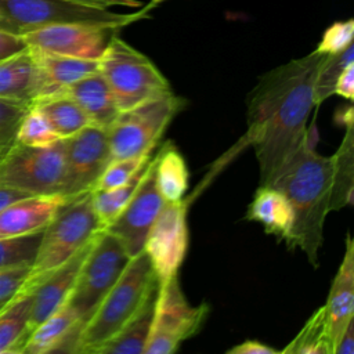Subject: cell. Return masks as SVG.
Here are the masks:
<instances>
[{"label":"cell","instance_id":"1","mask_svg":"<svg viewBox=\"0 0 354 354\" xmlns=\"http://www.w3.org/2000/svg\"><path fill=\"white\" fill-rule=\"evenodd\" d=\"M326 55L314 50L279 65L263 75L250 91L243 142L254 149L260 185H270L310 137L307 120L315 106V77Z\"/></svg>","mask_w":354,"mask_h":354},{"label":"cell","instance_id":"2","mask_svg":"<svg viewBox=\"0 0 354 354\" xmlns=\"http://www.w3.org/2000/svg\"><path fill=\"white\" fill-rule=\"evenodd\" d=\"M332 170V156L317 153L310 134L270 184L286 196L293 212L286 245L300 249L314 267L324 241V221L330 212Z\"/></svg>","mask_w":354,"mask_h":354},{"label":"cell","instance_id":"3","mask_svg":"<svg viewBox=\"0 0 354 354\" xmlns=\"http://www.w3.org/2000/svg\"><path fill=\"white\" fill-rule=\"evenodd\" d=\"M101 230L93 207L91 191L69 199L44 227L29 272L10 301L32 295L46 278L71 260Z\"/></svg>","mask_w":354,"mask_h":354},{"label":"cell","instance_id":"4","mask_svg":"<svg viewBox=\"0 0 354 354\" xmlns=\"http://www.w3.org/2000/svg\"><path fill=\"white\" fill-rule=\"evenodd\" d=\"M156 283L158 278L147 253L142 250L130 257L118 281L77 332L69 353L94 354L138 311Z\"/></svg>","mask_w":354,"mask_h":354},{"label":"cell","instance_id":"5","mask_svg":"<svg viewBox=\"0 0 354 354\" xmlns=\"http://www.w3.org/2000/svg\"><path fill=\"white\" fill-rule=\"evenodd\" d=\"M98 71L111 87L119 111L173 91L155 64L118 35L111 37L100 57Z\"/></svg>","mask_w":354,"mask_h":354},{"label":"cell","instance_id":"6","mask_svg":"<svg viewBox=\"0 0 354 354\" xmlns=\"http://www.w3.org/2000/svg\"><path fill=\"white\" fill-rule=\"evenodd\" d=\"M147 8L134 14H118L68 0H0V29L22 35L54 24L94 22L123 28L145 18Z\"/></svg>","mask_w":354,"mask_h":354},{"label":"cell","instance_id":"7","mask_svg":"<svg viewBox=\"0 0 354 354\" xmlns=\"http://www.w3.org/2000/svg\"><path fill=\"white\" fill-rule=\"evenodd\" d=\"M185 105L173 91L120 111L108 129L112 159L145 155L155 149L173 118Z\"/></svg>","mask_w":354,"mask_h":354},{"label":"cell","instance_id":"8","mask_svg":"<svg viewBox=\"0 0 354 354\" xmlns=\"http://www.w3.org/2000/svg\"><path fill=\"white\" fill-rule=\"evenodd\" d=\"M129 260V253L113 234L101 230L94 236L66 301L76 313L80 328L118 281Z\"/></svg>","mask_w":354,"mask_h":354},{"label":"cell","instance_id":"9","mask_svg":"<svg viewBox=\"0 0 354 354\" xmlns=\"http://www.w3.org/2000/svg\"><path fill=\"white\" fill-rule=\"evenodd\" d=\"M64 176V138L50 147H29L15 141L0 158V185L32 195L61 194Z\"/></svg>","mask_w":354,"mask_h":354},{"label":"cell","instance_id":"10","mask_svg":"<svg viewBox=\"0 0 354 354\" xmlns=\"http://www.w3.org/2000/svg\"><path fill=\"white\" fill-rule=\"evenodd\" d=\"M207 303L192 306L180 285L178 274L159 282L151 330L144 354H171L205 322Z\"/></svg>","mask_w":354,"mask_h":354},{"label":"cell","instance_id":"11","mask_svg":"<svg viewBox=\"0 0 354 354\" xmlns=\"http://www.w3.org/2000/svg\"><path fill=\"white\" fill-rule=\"evenodd\" d=\"M65 176L62 195L68 199L93 191L97 180L112 160L108 130L88 124L64 138Z\"/></svg>","mask_w":354,"mask_h":354},{"label":"cell","instance_id":"12","mask_svg":"<svg viewBox=\"0 0 354 354\" xmlns=\"http://www.w3.org/2000/svg\"><path fill=\"white\" fill-rule=\"evenodd\" d=\"M188 201L165 202L153 220L144 243L158 282L178 274L188 249Z\"/></svg>","mask_w":354,"mask_h":354},{"label":"cell","instance_id":"13","mask_svg":"<svg viewBox=\"0 0 354 354\" xmlns=\"http://www.w3.org/2000/svg\"><path fill=\"white\" fill-rule=\"evenodd\" d=\"M119 28L94 22H65L37 28L21 35L28 47L98 61Z\"/></svg>","mask_w":354,"mask_h":354},{"label":"cell","instance_id":"14","mask_svg":"<svg viewBox=\"0 0 354 354\" xmlns=\"http://www.w3.org/2000/svg\"><path fill=\"white\" fill-rule=\"evenodd\" d=\"M155 152L130 201L104 228L122 242L130 257L144 250L147 234L165 203L156 185Z\"/></svg>","mask_w":354,"mask_h":354},{"label":"cell","instance_id":"15","mask_svg":"<svg viewBox=\"0 0 354 354\" xmlns=\"http://www.w3.org/2000/svg\"><path fill=\"white\" fill-rule=\"evenodd\" d=\"M69 199L61 194L33 195L0 209V239L40 232Z\"/></svg>","mask_w":354,"mask_h":354},{"label":"cell","instance_id":"16","mask_svg":"<svg viewBox=\"0 0 354 354\" xmlns=\"http://www.w3.org/2000/svg\"><path fill=\"white\" fill-rule=\"evenodd\" d=\"M44 93V80L28 46L0 58V100L32 105Z\"/></svg>","mask_w":354,"mask_h":354},{"label":"cell","instance_id":"17","mask_svg":"<svg viewBox=\"0 0 354 354\" xmlns=\"http://www.w3.org/2000/svg\"><path fill=\"white\" fill-rule=\"evenodd\" d=\"M94 239V238H93ZM93 239L79 250L71 260L55 270L46 278L39 288L32 293V308L28 321V335L46 318L66 304L68 297L73 289L80 266L90 249Z\"/></svg>","mask_w":354,"mask_h":354},{"label":"cell","instance_id":"18","mask_svg":"<svg viewBox=\"0 0 354 354\" xmlns=\"http://www.w3.org/2000/svg\"><path fill=\"white\" fill-rule=\"evenodd\" d=\"M324 308L335 351L337 340L344 332L347 324L354 318V241L350 234L346 236L343 260L333 277Z\"/></svg>","mask_w":354,"mask_h":354},{"label":"cell","instance_id":"19","mask_svg":"<svg viewBox=\"0 0 354 354\" xmlns=\"http://www.w3.org/2000/svg\"><path fill=\"white\" fill-rule=\"evenodd\" d=\"M58 91L68 94L82 108L90 124L108 130L120 112L113 93L100 71L87 75Z\"/></svg>","mask_w":354,"mask_h":354},{"label":"cell","instance_id":"20","mask_svg":"<svg viewBox=\"0 0 354 354\" xmlns=\"http://www.w3.org/2000/svg\"><path fill=\"white\" fill-rule=\"evenodd\" d=\"M79 329L80 321L76 313L68 304H64L28 335L21 354L69 351Z\"/></svg>","mask_w":354,"mask_h":354},{"label":"cell","instance_id":"21","mask_svg":"<svg viewBox=\"0 0 354 354\" xmlns=\"http://www.w3.org/2000/svg\"><path fill=\"white\" fill-rule=\"evenodd\" d=\"M245 218L261 224L266 234L286 241L293 224V212L289 201L279 189L271 185H259Z\"/></svg>","mask_w":354,"mask_h":354},{"label":"cell","instance_id":"22","mask_svg":"<svg viewBox=\"0 0 354 354\" xmlns=\"http://www.w3.org/2000/svg\"><path fill=\"white\" fill-rule=\"evenodd\" d=\"M158 286L159 282L149 290L138 311L113 337L101 344L94 354H144L151 330Z\"/></svg>","mask_w":354,"mask_h":354},{"label":"cell","instance_id":"23","mask_svg":"<svg viewBox=\"0 0 354 354\" xmlns=\"http://www.w3.org/2000/svg\"><path fill=\"white\" fill-rule=\"evenodd\" d=\"M44 80L46 93L51 94L59 88L98 71V61L82 59L29 47Z\"/></svg>","mask_w":354,"mask_h":354},{"label":"cell","instance_id":"24","mask_svg":"<svg viewBox=\"0 0 354 354\" xmlns=\"http://www.w3.org/2000/svg\"><path fill=\"white\" fill-rule=\"evenodd\" d=\"M344 137L337 151L332 155V191L330 210H340L353 202L354 191V133H353V109L346 112Z\"/></svg>","mask_w":354,"mask_h":354},{"label":"cell","instance_id":"25","mask_svg":"<svg viewBox=\"0 0 354 354\" xmlns=\"http://www.w3.org/2000/svg\"><path fill=\"white\" fill-rule=\"evenodd\" d=\"M30 106L36 108L46 118L59 138H68L90 124L82 108L62 91L41 95Z\"/></svg>","mask_w":354,"mask_h":354},{"label":"cell","instance_id":"26","mask_svg":"<svg viewBox=\"0 0 354 354\" xmlns=\"http://www.w3.org/2000/svg\"><path fill=\"white\" fill-rule=\"evenodd\" d=\"M155 177L165 202L184 199L188 188V169L185 159L170 141L155 152Z\"/></svg>","mask_w":354,"mask_h":354},{"label":"cell","instance_id":"27","mask_svg":"<svg viewBox=\"0 0 354 354\" xmlns=\"http://www.w3.org/2000/svg\"><path fill=\"white\" fill-rule=\"evenodd\" d=\"M32 295L7 303L0 310V354H21L28 337Z\"/></svg>","mask_w":354,"mask_h":354},{"label":"cell","instance_id":"28","mask_svg":"<svg viewBox=\"0 0 354 354\" xmlns=\"http://www.w3.org/2000/svg\"><path fill=\"white\" fill-rule=\"evenodd\" d=\"M282 354H333L324 306L317 308L297 335L282 348Z\"/></svg>","mask_w":354,"mask_h":354},{"label":"cell","instance_id":"29","mask_svg":"<svg viewBox=\"0 0 354 354\" xmlns=\"http://www.w3.org/2000/svg\"><path fill=\"white\" fill-rule=\"evenodd\" d=\"M152 155L141 165V167L124 184L115 187V188H109V189L91 191L93 207H94V212L97 214V218H98L102 230L120 213V210L130 201V198L133 196L134 191L137 189L140 181L142 180V177L145 174V170L148 167V163H149Z\"/></svg>","mask_w":354,"mask_h":354},{"label":"cell","instance_id":"30","mask_svg":"<svg viewBox=\"0 0 354 354\" xmlns=\"http://www.w3.org/2000/svg\"><path fill=\"white\" fill-rule=\"evenodd\" d=\"M354 62V46H347L337 54H328L322 61L314 84V104L319 105L335 93V84L344 68Z\"/></svg>","mask_w":354,"mask_h":354},{"label":"cell","instance_id":"31","mask_svg":"<svg viewBox=\"0 0 354 354\" xmlns=\"http://www.w3.org/2000/svg\"><path fill=\"white\" fill-rule=\"evenodd\" d=\"M46 118L33 106H29L17 130L15 141L29 147H50L59 141Z\"/></svg>","mask_w":354,"mask_h":354},{"label":"cell","instance_id":"32","mask_svg":"<svg viewBox=\"0 0 354 354\" xmlns=\"http://www.w3.org/2000/svg\"><path fill=\"white\" fill-rule=\"evenodd\" d=\"M41 232L43 231L17 238L0 239V268L32 264L39 248Z\"/></svg>","mask_w":354,"mask_h":354},{"label":"cell","instance_id":"33","mask_svg":"<svg viewBox=\"0 0 354 354\" xmlns=\"http://www.w3.org/2000/svg\"><path fill=\"white\" fill-rule=\"evenodd\" d=\"M153 152H155V149L145 153V155H140V156L112 159L109 162V165L105 167V170L102 171V174L100 176V178L97 180L93 191L109 189V188H115V187H119V185L124 184L126 181H129L133 177V174L141 167V165Z\"/></svg>","mask_w":354,"mask_h":354},{"label":"cell","instance_id":"34","mask_svg":"<svg viewBox=\"0 0 354 354\" xmlns=\"http://www.w3.org/2000/svg\"><path fill=\"white\" fill-rule=\"evenodd\" d=\"M30 105L0 100V149L7 151L15 142L21 119Z\"/></svg>","mask_w":354,"mask_h":354},{"label":"cell","instance_id":"35","mask_svg":"<svg viewBox=\"0 0 354 354\" xmlns=\"http://www.w3.org/2000/svg\"><path fill=\"white\" fill-rule=\"evenodd\" d=\"M354 21H337L332 24L322 35L321 41L317 46V51L322 54H337L347 46L353 44Z\"/></svg>","mask_w":354,"mask_h":354},{"label":"cell","instance_id":"36","mask_svg":"<svg viewBox=\"0 0 354 354\" xmlns=\"http://www.w3.org/2000/svg\"><path fill=\"white\" fill-rule=\"evenodd\" d=\"M30 264H21L0 268V310L12 299L24 283Z\"/></svg>","mask_w":354,"mask_h":354},{"label":"cell","instance_id":"37","mask_svg":"<svg viewBox=\"0 0 354 354\" xmlns=\"http://www.w3.org/2000/svg\"><path fill=\"white\" fill-rule=\"evenodd\" d=\"M333 94H337L348 101L354 100V62L347 65L339 75Z\"/></svg>","mask_w":354,"mask_h":354},{"label":"cell","instance_id":"38","mask_svg":"<svg viewBox=\"0 0 354 354\" xmlns=\"http://www.w3.org/2000/svg\"><path fill=\"white\" fill-rule=\"evenodd\" d=\"M228 354H277L279 350L270 347L259 340H245L234 347H231Z\"/></svg>","mask_w":354,"mask_h":354},{"label":"cell","instance_id":"39","mask_svg":"<svg viewBox=\"0 0 354 354\" xmlns=\"http://www.w3.org/2000/svg\"><path fill=\"white\" fill-rule=\"evenodd\" d=\"M24 47H26V44L21 35L0 29V58L19 51Z\"/></svg>","mask_w":354,"mask_h":354},{"label":"cell","instance_id":"40","mask_svg":"<svg viewBox=\"0 0 354 354\" xmlns=\"http://www.w3.org/2000/svg\"><path fill=\"white\" fill-rule=\"evenodd\" d=\"M354 353V318L347 324L342 333L333 354H353Z\"/></svg>","mask_w":354,"mask_h":354},{"label":"cell","instance_id":"41","mask_svg":"<svg viewBox=\"0 0 354 354\" xmlns=\"http://www.w3.org/2000/svg\"><path fill=\"white\" fill-rule=\"evenodd\" d=\"M73 1L77 4L88 6V7H95V8H109L113 6H124V7H138L142 6L138 0H68Z\"/></svg>","mask_w":354,"mask_h":354},{"label":"cell","instance_id":"42","mask_svg":"<svg viewBox=\"0 0 354 354\" xmlns=\"http://www.w3.org/2000/svg\"><path fill=\"white\" fill-rule=\"evenodd\" d=\"M29 196H33V195L29 194V192L17 189V188L0 185V209H3L4 206H7V205H10L12 202H17L19 199L29 198Z\"/></svg>","mask_w":354,"mask_h":354},{"label":"cell","instance_id":"43","mask_svg":"<svg viewBox=\"0 0 354 354\" xmlns=\"http://www.w3.org/2000/svg\"><path fill=\"white\" fill-rule=\"evenodd\" d=\"M162 1H165V0H151V4H149V6H151V8H152V7L158 6V4L162 3Z\"/></svg>","mask_w":354,"mask_h":354},{"label":"cell","instance_id":"44","mask_svg":"<svg viewBox=\"0 0 354 354\" xmlns=\"http://www.w3.org/2000/svg\"><path fill=\"white\" fill-rule=\"evenodd\" d=\"M4 152H6V151H1V149H0V158L3 156V153H4Z\"/></svg>","mask_w":354,"mask_h":354}]
</instances>
